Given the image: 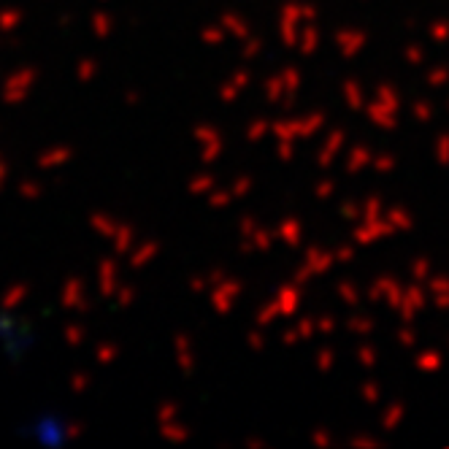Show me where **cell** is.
<instances>
[{
	"instance_id": "obj_1",
	"label": "cell",
	"mask_w": 449,
	"mask_h": 449,
	"mask_svg": "<svg viewBox=\"0 0 449 449\" xmlns=\"http://www.w3.org/2000/svg\"><path fill=\"white\" fill-rule=\"evenodd\" d=\"M444 73H449V70H436V73H433V84H441V79H444Z\"/></svg>"
}]
</instances>
